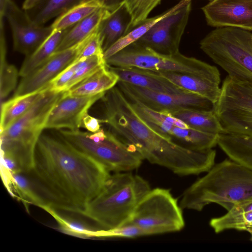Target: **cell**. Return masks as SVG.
Returning <instances> with one entry per match:
<instances>
[{"instance_id": "obj_21", "label": "cell", "mask_w": 252, "mask_h": 252, "mask_svg": "<svg viewBox=\"0 0 252 252\" xmlns=\"http://www.w3.org/2000/svg\"><path fill=\"white\" fill-rule=\"evenodd\" d=\"M131 20V14L125 2L103 20L97 32L104 52L127 33Z\"/></svg>"}, {"instance_id": "obj_40", "label": "cell", "mask_w": 252, "mask_h": 252, "mask_svg": "<svg viewBox=\"0 0 252 252\" xmlns=\"http://www.w3.org/2000/svg\"><path fill=\"white\" fill-rule=\"evenodd\" d=\"M100 1L103 7L112 11L124 3L126 0H100Z\"/></svg>"}, {"instance_id": "obj_34", "label": "cell", "mask_w": 252, "mask_h": 252, "mask_svg": "<svg viewBox=\"0 0 252 252\" xmlns=\"http://www.w3.org/2000/svg\"><path fill=\"white\" fill-rule=\"evenodd\" d=\"M74 61L77 63V71L66 86L64 92L91 76L106 64L104 55H95Z\"/></svg>"}, {"instance_id": "obj_38", "label": "cell", "mask_w": 252, "mask_h": 252, "mask_svg": "<svg viewBox=\"0 0 252 252\" xmlns=\"http://www.w3.org/2000/svg\"><path fill=\"white\" fill-rule=\"evenodd\" d=\"M95 55H104L102 42L97 31L93 34L75 60H80Z\"/></svg>"}, {"instance_id": "obj_29", "label": "cell", "mask_w": 252, "mask_h": 252, "mask_svg": "<svg viewBox=\"0 0 252 252\" xmlns=\"http://www.w3.org/2000/svg\"><path fill=\"white\" fill-rule=\"evenodd\" d=\"M186 0H180L177 4L166 11L153 17L147 18L132 28L125 35L104 52L105 60L107 59L126 47L137 41L158 21L177 10L186 2Z\"/></svg>"}, {"instance_id": "obj_8", "label": "cell", "mask_w": 252, "mask_h": 252, "mask_svg": "<svg viewBox=\"0 0 252 252\" xmlns=\"http://www.w3.org/2000/svg\"><path fill=\"white\" fill-rule=\"evenodd\" d=\"M57 135L74 148L92 158L109 172H130L141 165V156L110 130L105 136L95 142L87 132L79 130L59 129Z\"/></svg>"}, {"instance_id": "obj_33", "label": "cell", "mask_w": 252, "mask_h": 252, "mask_svg": "<svg viewBox=\"0 0 252 252\" xmlns=\"http://www.w3.org/2000/svg\"><path fill=\"white\" fill-rule=\"evenodd\" d=\"M5 38L0 39V104L16 88L19 72L15 65L6 60Z\"/></svg>"}, {"instance_id": "obj_3", "label": "cell", "mask_w": 252, "mask_h": 252, "mask_svg": "<svg viewBox=\"0 0 252 252\" xmlns=\"http://www.w3.org/2000/svg\"><path fill=\"white\" fill-rule=\"evenodd\" d=\"M252 200V170L233 160L215 164L202 177L183 192L179 204L182 209L201 211L216 203L227 211Z\"/></svg>"}, {"instance_id": "obj_25", "label": "cell", "mask_w": 252, "mask_h": 252, "mask_svg": "<svg viewBox=\"0 0 252 252\" xmlns=\"http://www.w3.org/2000/svg\"><path fill=\"white\" fill-rule=\"evenodd\" d=\"M209 224L216 233L228 229L246 231L252 224V200L236 205L224 215L212 219Z\"/></svg>"}, {"instance_id": "obj_26", "label": "cell", "mask_w": 252, "mask_h": 252, "mask_svg": "<svg viewBox=\"0 0 252 252\" xmlns=\"http://www.w3.org/2000/svg\"><path fill=\"white\" fill-rule=\"evenodd\" d=\"M71 28L53 30L33 52L26 56L19 71V76L22 78L27 76L46 62L56 52L63 37Z\"/></svg>"}, {"instance_id": "obj_22", "label": "cell", "mask_w": 252, "mask_h": 252, "mask_svg": "<svg viewBox=\"0 0 252 252\" xmlns=\"http://www.w3.org/2000/svg\"><path fill=\"white\" fill-rule=\"evenodd\" d=\"M50 83L35 91L13 97L0 104V132L8 128L50 89Z\"/></svg>"}, {"instance_id": "obj_14", "label": "cell", "mask_w": 252, "mask_h": 252, "mask_svg": "<svg viewBox=\"0 0 252 252\" xmlns=\"http://www.w3.org/2000/svg\"><path fill=\"white\" fill-rule=\"evenodd\" d=\"M4 17L11 30L14 50L27 56L33 52L51 34V25L44 26L34 23L27 12L8 0Z\"/></svg>"}, {"instance_id": "obj_43", "label": "cell", "mask_w": 252, "mask_h": 252, "mask_svg": "<svg viewBox=\"0 0 252 252\" xmlns=\"http://www.w3.org/2000/svg\"><path fill=\"white\" fill-rule=\"evenodd\" d=\"M160 1H161V0H159Z\"/></svg>"}, {"instance_id": "obj_5", "label": "cell", "mask_w": 252, "mask_h": 252, "mask_svg": "<svg viewBox=\"0 0 252 252\" xmlns=\"http://www.w3.org/2000/svg\"><path fill=\"white\" fill-rule=\"evenodd\" d=\"M200 47L228 76L252 85V33L249 31L217 28L201 40Z\"/></svg>"}, {"instance_id": "obj_27", "label": "cell", "mask_w": 252, "mask_h": 252, "mask_svg": "<svg viewBox=\"0 0 252 252\" xmlns=\"http://www.w3.org/2000/svg\"><path fill=\"white\" fill-rule=\"evenodd\" d=\"M218 145L230 159L252 170V137L221 133Z\"/></svg>"}, {"instance_id": "obj_32", "label": "cell", "mask_w": 252, "mask_h": 252, "mask_svg": "<svg viewBox=\"0 0 252 252\" xmlns=\"http://www.w3.org/2000/svg\"><path fill=\"white\" fill-rule=\"evenodd\" d=\"M82 0H41L32 8L25 10L35 24L43 26Z\"/></svg>"}, {"instance_id": "obj_4", "label": "cell", "mask_w": 252, "mask_h": 252, "mask_svg": "<svg viewBox=\"0 0 252 252\" xmlns=\"http://www.w3.org/2000/svg\"><path fill=\"white\" fill-rule=\"evenodd\" d=\"M150 189L149 183L138 175L130 172L114 173L79 215L101 230L120 227Z\"/></svg>"}, {"instance_id": "obj_19", "label": "cell", "mask_w": 252, "mask_h": 252, "mask_svg": "<svg viewBox=\"0 0 252 252\" xmlns=\"http://www.w3.org/2000/svg\"><path fill=\"white\" fill-rule=\"evenodd\" d=\"M107 66L124 82L149 90L166 93H189L151 70L132 66Z\"/></svg>"}, {"instance_id": "obj_35", "label": "cell", "mask_w": 252, "mask_h": 252, "mask_svg": "<svg viewBox=\"0 0 252 252\" xmlns=\"http://www.w3.org/2000/svg\"><path fill=\"white\" fill-rule=\"evenodd\" d=\"M125 3L132 20L127 32L148 18L150 12L160 1L159 0H126Z\"/></svg>"}, {"instance_id": "obj_18", "label": "cell", "mask_w": 252, "mask_h": 252, "mask_svg": "<svg viewBox=\"0 0 252 252\" xmlns=\"http://www.w3.org/2000/svg\"><path fill=\"white\" fill-rule=\"evenodd\" d=\"M1 176L9 193L22 201L26 208L29 204L44 210L51 208L46 195L30 172L1 173Z\"/></svg>"}, {"instance_id": "obj_11", "label": "cell", "mask_w": 252, "mask_h": 252, "mask_svg": "<svg viewBox=\"0 0 252 252\" xmlns=\"http://www.w3.org/2000/svg\"><path fill=\"white\" fill-rule=\"evenodd\" d=\"M125 96L135 112L150 127L173 143L194 151L208 150L218 145L219 134L191 128L169 113L154 111Z\"/></svg>"}, {"instance_id": "obj_13", "label": "cell", "mask_w": 252, "mask_h": 252, "mask_svg": "<svg viewBox=\"0 0 252 252\" xmlns=\"http://www.w3.org/2000/svg\"><path fill=\"white\" fill-rule=\"evenodd\" d=\"M191 10V0L155 24L134 44L165 55L179 52L180 41Z\"/></svg>"}, {"instance_id": "obj_1", "label": "cell", "mask_w": 252, "mask_h": 252, "mask_svg": "<svg viewBox=\"0 0 252 252\" xmlns=\"http://www.w3.org/2000/svg\"><path fill=\"white\" fill-rule=\"evenodd\" d=\"M51 208L80 215L111 175L103 165L58 135L42 133L30 172Z\"/></svg>"}, {"instance_id": "obj_28", "label": "cell", "mask_w": 252, "mask_h": 252, "mask_svg": "<svg viewBox=\"0 0 252 252\" xmlns=\"http://www.w3.org/2000/svg\"><path fill=\"white\" fill-rule=\"evenodd\" d=\"M167 113L180 119L191 128L215 134H219L222 132L220 125L214 110L186 109Z\"/></svg>"}, {"instance_id": "obj_16", "label": "cell", "mask_w": 252, "mask_h": 252, "mask_svg": "<svg viewBox=\"0 0 252 252\" xmlns=\"http://www.w3.org/2000/svg\"><path fill=\"white\" fill-rule=\"evenodd\" d=\"M202 10L211 26L252 31V0H213Z\"/></svg>"}, {"instance_id": "obj_24", "label": "cell", "mask_w": 252, "mask_h": 252, "mask_svg": "<svg viewBox=\"0 0 252 252\" xmlns=\"http://www.w3.org/2000/svg\"><path fill=\"white\" fill-rule=\"evenodd\" d=\"M111 12L102 7L77 23L64 36L56 52L71 47L96 32L101 22Z\"/></svg>"}, {"instance_id": "obj_30", "label": "cell", "mask_w": 252, "mask_h": 252, "mask_svg": "<svg viewBox=\"0 0 252 252\" xmlns=\"http://www.w3.org/2000/svg\"><path fill=\"white\" fill-rule=\"evenodd\" d=\"M56 220L59 228L64 233L81 238H101L102 230L82 219L65 215L52 208L44 210Z\"/></svg>"}, {"instance_id": "obj_2", "label": "cell", "mask_w": 252, "mask_h": 252, "mask_svg": "<svg viewBox=\"0 0 252 252\" xmlns=\"http://www.w3.org/2000/svg\"><path fill=\"white\" fill-rule=\"evenodd\" d=\"M104 123L143 159L179 176L207 172L215 164L216 152L194 151L179 146L150 127L138 115L116 85L101 98Z\"/></svg>"}, {"instance_id": "obj_41", "label": "cell", "mask_w": 252, "mask_h": 252, "mask_svg": "<svg viewBox=\"0 0 252 252\" xmlns=\"http://www.w3.org/2000/svg\"><path fill=\"white\" fill-rule=\"evenodd\" d=\"M41 0H25L22 8L25 10L30 9L38 4Z\"/></svg>"}, {"instance_id": "obj_31", "label": "cell", "mask_w": 252, "mask_h": 252, "mask_svg": "<svg viewBox=\"0 0 252 252\" xmlns=\"http://www.w3.org/2000/svg\"><path fill=\"white\" fill-rule=\"evenodd\" d=\"M102 7L100 0H83L60 15L51 25L54 30L67 29Z\"/></svg>"}, {"instance_id": "obj_6", "label": "cell", "mask_w": 252, "mask_h": 252, "mask_svg": "<svg viewBox=\"0 0 252 252\" xmlns=\"http://www.w3.org/2000/svg\"><path fill=\"white\" fill-rule=\"evenodd\" d=\"M63 93L53 91L50 87L26 113L0 132L1 151L12 154L26 165H32L38 141Z\"/></svg>"}, {"instance_id": "obj_23", "label": "cell", "mask_w": 252, "mask_h": 252, "mask_svg": "<svg viewBox=\"0 0 252 252\" xmlns=\"http://www.w3.org/2000/svg\"><path fill=\"white\" fill-rule=\"evenodd\" d=\"M119 77L107 64L91 76L65 91L72 96H86L105 93L117 84Z\"/></svg>"}, {"instance_id": "obj_12", "label": "cell", "mask_w": 252, "mask_h": 252, "mask_svg": "<svg viewBox=\"0 0 252 252\" xmlns=\"http://www.w3.org/2000/svg\"><path fill=\"white\" fill-rule=\"evenodd\" d=\"M117 86L126 96L159 112L181 110H213L210 100L192 93L172 94L155 92L119 81Z\"/></svg>"}, {"instance_id": "obj_20", "label": "cell", "mask_w": 252, "mask_h": 252, "mask_svg": "<svg viewBox=\"0 0 252 252\" xmlns=\"http://www.w3.org/2000/svg\"><path fill=\"white\" fill-rule=\"evenodd\" d=\"M151 71L182 89L204 97L214 104L219 97L221 90L220 80L183 72Z\"/></svg>"}, {"instance_id": "obj_9", "label": "cell", "mask_w": 252, "mask_h": 252, "mask_svg": "<svg viewBox=\"0 0 252 252\" xmlns=\"http://www.w3.org/2000/svg\"><path fill=\"white\" fill-rule=\"evenodd\" d=\"M182 210L169 189H151L124 225H137L153 235L180 231L185 225Z\"/></svg>"}, {"instance_id": "obj_42", "label": "cell", "mask_w": 252, "mask_h": 252, "mask_svg": "<svg viewBox=\"0 0 252 252\" xmlns=\"http://www.w3.org/2000/svg\"><path fill=\"white\" fill-rule=\"evenodd\" d=\"M246 231L248 232L250 234V240L252 241V224L250 225L249 226H248L246 230Z\"/></svg>"}, {"instance_id": "obj_37", "label": "cell", "mask_w": 252, "mask_h": 252, "mask_svg": "<svg viewBox=\"0 0 252 252\" xmlns=\"http://www.w3.org/2000/svg\"><path fill=\"white\" fill-rule=\"evenodd\" d=\"M77 63L74 61L50 82L51 90L58 93L64 92L70 80L77 71Z\"/></svg>"}, {"instance_id": "obj_39", "label": "cell", "mask_w": 252, "mask_h": 252, "mask_svg": "<svg viewBox=\"0 0 252 252\" xmlns=\"http://www.w3.org/2000/svg\"><path fill=\"white\" fill-rule=\"evenodd\" d=\"M103 124V119H98L87 114L83 120V127L90 132H95L101 129V124Z\"/></svg>"}, {"instance_id": "obj_17", "label": "cell", "mask_w": 252, "mask_h": 252, "mask_svg": "<svg viewBox=\"0 0 252 252\" xmlns=\"http://www.w3.org/2000/svg\"><path fill=\"white\" fill-rule=\"evenodd\" d=\"M105 93L86 96H72L63 92L49 117L46 128L79 130L91 107Z\"/></svg>"}, {"instance_id": "obj_7", "label": "cell", "mask_w": 252, "mask_h": 252, "mask_svg": "<svg viewBox=\"0 0 252 252\" xmlns=\"http://www.w3.org/2000/svg\"><path fill=\"white\" fill-rule=\"evenodd\" d=\"M108 65L132 66L157 71L192 74L211 79L220 80L218 68L193 57L179 52L165 55L132 43L105 60Z\"/></svg>"}, {"instance_id": "obj_10", "label": "cell", "mask_w": 252, "mask_h": 252, "mask_svg": "<svg viewBox=\"0 0 252 252\" xmlns=\"http://www.w3.org/2000/svg\"><path fill=\"white\" fill-rule=\"evenodd\" d=\"M220 88L214 111L221 133L252 137V85L227 75Z\"/></svg>"}, {"instance_id": "obj_36", "label": "cell", "mask_w": 252, "mask_h": 252, "mask_svg": "<svg viewBox=\"0 0 252 252\" xmlns=\"http://www.w3.org/2000/svg\"><path fill=\"white\" fill-rule=\"evenodd\" d=\"M153 235L149 230L137 225L126 224L107 230H102L101 238H133Z\"/></svg>"}, {"instance_id": "obj_15", "label": "cell", "mask_w": 252, "mask_h": 252, "mask_svg": "<svg viewBox=\"0 0 252 252\" xmlns=\"http://www.w3.org/2000/svg\"><path fill=\"white\" fill-rule=\"evenodd\" d=\"M94 34L71 47L55 52L43 64L22 77L13 96L30 93L48 85L77 58Z\"/></svg>"}, {"instance_id": "obj_44", "label": "cell", "mask_w": 252, "mask_h": 252, "mask_svg": "<svg viewBox=\"0 0 252 252\" xmlns=\"http://www.w3.org/2000/svg\"></svg>"}]
</instances>
